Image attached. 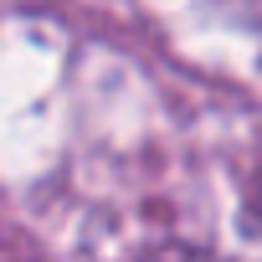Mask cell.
Wrapping results in <instances>:
<instances>
[{
    "instance_id": "cell-1",
    "label": "cell",
    "mask_w": 262,
    "mask_h": 262,
    "mask_svg": "<svg viewBox=\"0 0 262 262\" xmlns=\"http://www.w3.org/2000/svg\"><path fill=\"white\" fill-rule=\"evenodd\" d=\"M134 262H236V257H221V252H211V247H190V242H165V247L139 252Z\"/></svg>"
}]
</instances>
